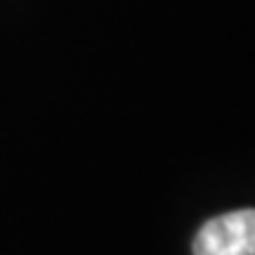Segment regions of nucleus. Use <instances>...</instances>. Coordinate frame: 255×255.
<instances>
[{
  "label": "nucleus",
  "mask_w": 255,
  "mask_h": 255,
  "mask_svg": "<svg viewBox=\"0 0 255 255\" xmlns=\"http://www.w3.org/2000/svg\"><path fill=\"white\" fill-rule=\"evenodd\" d=\"M194 255H255V208L208 220L191 246Z\"/></svg>",
  "instance_id": "1"
}]
</instances>
